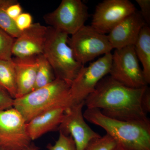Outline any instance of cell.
Wrapping results in <instances>:
<instances>
[{
  "instance_id": "13",
  "label": "cell",
  "mask_w": 150,
  "mask_h": 150,
  "mask_svg": "<svg viewBox=\"0 0 150 150\" xmlns=\"http://www.w3.org/2000/svg\"><path fill=\"white\" fill-rule=\"evenodd\" d=\"M139 12L136 11L119 23L107 35L112 48L134 46L142 28L146 25Z\"/></svg>"
},
{
  "instance_id": "14",
  "label": "cell",
  "mask_w": 150,
  "mask_h": 150,
  "mask_svg": "<svg viewBox=\"0 0 150 150\" xmlns=\"http://www.w3.org/2000/svg\"><path fill=\"white\" fill-rule=\"evenodd\" d=\"M67 109L64 106L51 108L39 113L28 122L27 131L32 141L48 132L58 131Z\"/></svg>"
},
{
  "instance_id": "30",
  "label": "cell",
  "mask_w": 150,
  "mask_h": 150,
  "mask_svg": "<svg viewBox=\"0 0 150 150\" xmlns=\"http://www.w3.org/2000/svg\"><path fill=\"white\" fill-rule=\"evenodd\" d=\"M115 150H123V149H122L121 147H120V146L118 145V147H117V148Z\"/></svg>"
},
{
  "instance_id": "29",
  "label": "cell",
  "mask_w": 150,
  "mask_h": 150,
  "mask_svg": "<svg viewBox=\"0 0 150 150\" xmlns=\"http://www.w3.org/2000/svg\"><path fill=\"white\" fill-rule=\"evenodd\" d=\"M39 149V148L34 143H31L28 146L25 148L23 150H38Z\"/></svg>"
},
{
  "instance_id": "17",
  "label": "cell",
  "mask_w": 150,
  "mask_h": 150,
  "mask_svg": "<svg viewBox=\"0 0 150 150\" xmlns=\"http://www.w3.org/2000/svg\"><path fill=\"white\" fill-rule=\"evenodd\" d=\"M0 86L15 99L17 94L16 72L13 62L0 59Z\"/></svg>"
},
{
  "instance_id": "9",
  "label": "cell",
  "mask_w": 150,
  "mask_h": 150,
  "mask_svg": "<svg viewBox=\"0 0 150 150\" xmlns=\"http://www.w3.org/2000/svg\"><path fill=\"white\" fill-rule=\"evenodd\" d=\"M26 122L13 107L0 110V150H23L31 143Z\"/></svg>"
},
{
  "instance_id": "3",
  "label": "cell",
  "mask_w": 150,
  "mask_h": 150,
  "mask_svg": "<svg viewBox=\"0 0 150 150\" xmlns=\"http://www.w3.org/2000/svg\"><path fill=\"white\" fill-rule=\"evenodd\" d=\"M70 86L56 79L51 83L14 99L13 108L27 123L35 116L56 106H69Z\"/></svg>"
},
{
  "instance_id": "6",
  "label": "cell",
  "mask_w": 150,
  "mask_h": 150,
  "mask_svg": "<svg viewBox=\"0 0 150 150\" xmlns=\"http://www.w3.org/2000/svg\"><path fill=\"white\" fill-rule=\"evenodd\" d=\"M68 43L75 59L84 66L100 55L111 53L113 49L107 35L85 25L69 37Z\"/></svg>"
},
{
  "instance_id": "8",
  "label": "cell",
  "mask_w": 150,
  "mask_h": 150,
  "mask_svg": "<svg viewBox=\"0 0 150 150\" xmlns=\"http://www.w3.org/2000/svg\"><path fill=\"white\" fill-rule=\"evenodd\" d=\"M88 9L81 0H63L55 10L45 14L43 19L50 27L72 35L85 25L89 17Z\"/></svg>"
},
{
  "instance_id": "18",
  "label": "cell",
  "mask_w": 150,
  "mask_h": 150,
  "mask_svg": "<svg viewBox=\"0 0 150 150\" xmlns=\"http://www.w3.org/2000/svg\"><path fill=\"white\" fill-rule=\"evenodd\" d=\"M37 63L35 89L51 83L56 79L53 68L44 54L36 56Z\"/></svg>"
},
{
  "instance_id": "5",
  "label": "cell",
  "mask_w": 150,
  "mask_h": 150,
  "mask_svg": "<svg viewBox=\"0 0 150 150\" xmlns=\"http://www.w3.org/2000/svg\"><path fill=\"white\" fill-rule=\"evenodd\" d=\"M112 54L108 53L91 63L88 67L83 66L73 81L69 89V106L84 102L92 93L98 83L109 74Z\"/></svg>"
},
{
  "instance_id": "1",
  "label": "cell",
  "mask_w": 150,
  "mask_h": 150,
  "mask_svg": "<svg viewBox=\"0 0 150 150\" xmlns=\"http://www.w3.org/2000/svg\"><path fill=\"white\" fill-rule=\"evenodd\" d=\"M147 86L131 88L107 75L86 98L84 105L87 108L99 109L103 114L113 119L149 121L142 107V97Z\"/></svg>"
},
{
  "instance_id": "11",
  "label": "cell",
  "mask_w": 150,
  "mask_h": 150,
  "mask_svg": "<svg viewBox=\"0 0 150 150\" xmlns=\"http://www.w3.org/2000/svg\"><path fill=\"white\" fill-rule=\"evenodd\" d=\"M84 102L68 108L58 128L59 133L73 138L76 150H85L91 141L101 137L88 126L83 116Z\"/></svg>"
},
{
  "instance_id": "15",
  "label": "cell",
  "mask_w": 150,
  "mask_h": 150,
  "mask_svg": "<svg viewBox=\"0 0 150 150\" xmlns=\"http://www.w3.org/2000/svg\"><path fill=\"white\" fill-rule=\"evenodd\" d=\"M36 56L12 58L16 79L17 94L16 98L24 96L35 89L37 69Z\"/></svg>"
},
{
  "instance_id": "10",
  "label": "cell",
  "mask_w": 150,
  "mask_h": 150,
  "mask_svg": "<svg viewBox=\"0 0 150 150\" xmlns=\"http://www.w3.org/2000/svg\"><path fill=\"white\" fill-rule=\"evenodd\" d=\"M137 11L134 4L129 0H104L96 6L91 25L106 35Z\"/></svg>"
},
{
  "instance_id": "27",
  "label": "cell",
  "mask_w": 150,
  "mask_h": 150,
  "mask_svg": "<svg viewBox=\"0 0 150 150\" xmlns=\"http://www.w3.org/2000/svg\"><path fill=\"white\" fill-rule=\"evenodd\" d=\"M142 107L146 114L150 112V90L148 86L142 97Z\"/></svg>"
},
{
  "instance_id": "20",
  "label": "cell",
  "mask_w": 150,
  "mask_h": 150,
  "mask_svg": "<svg viewBox=\"0 0 150 150\" xmlns=\"http://www.w3.org/2000/svg\"><path fill=\"white\" fill-rule=\"evenodd\" d=\"M15 40V38L0 28V59L12 60V49Z\"/></svg>"
},
{
  "instance_id": "21",
  "label": "cell",
  "mask_w": 150,
  "mask_h": 150,
  "mask_svg": "<svg viewBox=\"0 0 150 150\" xmlns=\"http://www.w3.org/2000/svg\"><path fill=\"white\" fill-rule=\"evenodd\" d=\"M117 147L115 140L106 134L91 141L85 150H115Z\"/></svg>"
},
{
  "instance_id": "26",
  "label": "cell",
  "mask_w": 150,
  "mask_h": 150,
  "mask_svg": "<svg viewBox=\"0 0 150 150\" xmlns=\"http://www.w3.org/2000/svg\"><path fill=\"white\" fill-rule=\"evenodd\" d=\"M6 11L10 17L15 20L22 13V8L20 4L17 2L9 6L6 8Z\"/></svg>"
},
{
  "instance_id": "22",
  "label": "cell",
  "mask_w": 150,
  "mask_h": 150,
  "mask_svg": "<svg viewBox=\"0 0 150 150\" xmlns=\"http://www.w3.org/2000/svg\"><path fill=\"white\" fill-rule=\"evenodd\" d=\"M47 148L48 150H76L72 137L61 133H59V139L55 144L54 145L48 144Z\"/></svg>"
},
{
  "instance_id": "24",
  "label": "cell",
  "mask_w": 150,
  "mask_h": 150,
  "mask_svg": "<svg viewBox=\"0 0 150 150\" xmlns=\"http://www.w3.org/2000/svg\"><path fill=\"white\" fill-rule=\"evenodd\" d=\"M14 99L8 92L0 86V110L13 107Z\"/></svg>"
},
{
  "instance_id": "28",
  "label": "cell",
  "mask_w": 150,
  "mask_h": 150,
  "mask_svg": "<svg viewBox=\"0 0 150 150\" xmlns=\"http://www.w3.org/2000/svg\"><path fill=\"white\" fill-rule=\"evenodd\" d=\"M17 2V1L15 0H0V9Z\"/></svg>"
},
{
  "instance_id": "12",
  "label": "cell",
  "mask_w": 150,
  "mask_h": 150,
  "mask_svg": "<svg viewBox=\"0 0 150 150\" xmlns=\"http://www.w3.org/2000/svg\"><path fill=\"white\" fill-rule=\"evenodd\" d=\"M48 27L39 23H33L15 39L13 55L16 58L34 57L43 54Z\"/></svg>"
},
{
  "instance_id": "16",
  "label": "cell",
  "mask_w": 150,
  "mask_h": 150,
  "mask_svg": "<svg viewBox=\"0 0 150 150\" xmlns=\"http://www.w3.org/2000/svg\"><path fill=\"white\" fill-rule=\"evenodd\" d=\"M134 49L139 61L143 66V74L147 83H150V28L145 25L141 31Z\"/></svg>"
},
{
  "instance_id": "25",
  "label": "cell",
  "mask_w": 150,
  "mask_h": 150,
  "mask_svg": "<svg viewBox=\"0 0 150 150\" xmlns=\"http://www.w3.org/2000/svg\"><path fill=\"white\" fill-rule=\"evenodd\" d=\"M140 8L139 13L146 24L149 26L150 24V0H136Z\"/></svg>"
},
{
  "instance_id": "4",
  "label": "cell",
  "mask_w": 150,
  "mask_h": 150,
  "mask_svg": "<svg viewBox=\"0 0 150 150\" xmlns=\"http://www.w3.org/2000/svg\"><path fill=\"white\" fill-rule=\"evenodd\" d=\"M69 35L48 26L43 53L53 68L56 79L71 86L84 65L75 59L68 43Z\"/></svg>"
},
{
  "instance_id": "19",
  "label": "cell",
  "mask_w": 150,
  "mask_h": 150,
  "mask_svg": "<svg viewBox=\"0 0 150 150\" xmlns=\"http://www.w3.org/2000/svg\"><path fill=\"white\" fill-rule=\"evenodd\" d=\"M7 7L0 9V28L12 37L16 39L20 36L22 32L20 31L17 27L14 20L10 17L6 13Z\"/></svg>"
},
{
  "instance_id": "7",
  "label": "cell",
  "mask_w": 150,
  "mask_h": 150,
  "mask_svg": "<svg viewBox=\"0 0 150 150\" xmlns=\"http://www.w3.org/2000/svg\"><path fill=\"white\" fill-rule=\"evenodd\" d=\"M109 76L123 85L134 88L148 86L134 46L115 49L112 54Z\"/></svg>"
},
{
  "instance_id": "23",
  "label": "cell",
  "mask_w": 150,
  "mask_h": 150,
  "mask_svg": "<svg viewBox=\"0 0 150 150\" xmlns=\"http://www.w3.org/2000/svg\"><path fill=\"white\" fill-rule=\"evenodd\" d=\"M15 21L17 27L21 32L28 29L33 24L32 16L28 13H22L15 20Z\"/></svg>"
},
{
  "instance_id": "2",
  "label": "cell",
  "mask_w": 150,
  "mask_h": 150,
  "mask_svg": "<svg viewBox=\"0 0 150 150\" xmlns=\"http://www.w3.org/2000/svg\"><path fill=\"white\" fill-rule=\"evenodd\" d=\"M85 119L104 129L124 150H150V121H126L108 117L99 109L87 108Z\"/></svg>"
}]
</instances>
